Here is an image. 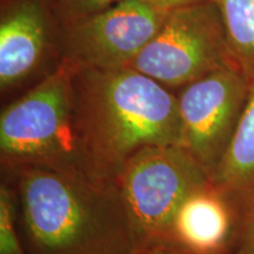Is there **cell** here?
Wrapping results in <instances>:
<instances>
[{"label":"cell","instance_id":"16","mask_svg":"<svg viewBox=\"0 0 254 254\" xmlns=\"http://www.w3.org/2000/svg\"><path fill=\"white\" fill-rule=\"evenodd\" d=\"M152 1L155 2V4L163 7L164 9L172 11V9L184 7V6L199 4V2L208 1V0H152Z\"/></svg>","mask_w":254,"mask_h":254},{"label":"cell","instance_id":"6","mask_svg":"<svg viewBox=\"0 0 254 254\" xmlns=\"http://www.w3.org/2000/svg\"><path fill=\"white\" fill-rule=\"evenodd\" d=\"M250 84L251 77L231 64L182 87L177 94L182 146L211 179L236 129Z\"/></svg>","mask_w":254,"mask_h":254},{"label":"cell","instance_id":"9","mask_svg":"<svg viewBox=\"0 0 254 254\" xmlns=\"http://www.w3.org/2000/svg\"><path fill=\"white\" fill-rule=\"evenodd\" d=\"M50 20L43 0H12L0 20V88H14L39 68L50 46Z\"/></svg>","mask_w":254,"mask_h":254},{"label":"cell","instance_id":"8","mask_svg":"<svg viewBox=\"0 0 254 254\" xmlns=\"http://www.w3.org/2000/svg\"><path fill=\"white\" fill-rule=\"evenodd\" d=\"M239 222L236 199L211 180L193 190L180 205L170 239L194 254H233Z\"/></svg>","mask_w":254,"mask_h":254},{"label":"cell","instance_id":"15","mask_svg":"<svg viewBox=\"0 0 254 254\" xmlns=\"http://www.w3.org/2000/svg\"><path fill=\"white\" fill-rule=\"evenodd\" d=\"M136 254H194L190 251L184 249L173 241H163L154 245L146 246Z\"/></svg>","mask_w":254,"mask_h":254},{"label":"cell","instance_id":"10","mask_svg":"<svg viewBox=\"0 0 254 254\" xmlns=\"http://www.w3.org/2000/svg\"><path fill=\"white\" fill-rule=\"evenodd\" d=\"M211 180L238 204L254 194V75L236 129Z\"/></svg>","mask_w":254,"mask_h":254},{"label":"cell","instance_id":"12","mask_svg":"<svg viewBox=\"0 0 254 254\" xmlns=\"http://www.w3.org/2000/svg\"><path fill=\"white\" fill-rule=\"evenodd\" d=\"M0 254H31L18 228L13 189L5 179L0 184Z\"/></svg>","mask_w":254,"mask_h":254},{"label":"cell","instance_id":"3","mask_svg":"<svg viewBox=\"0 0 254 254\" xmlns=\"http://www.w3.org/2000/svg\"><path fill=\"white\" fill-rule=\"evenodd\" d=\"M74 71V64L62 59L36 86L4 107L0 114L1 170L34 166L95 176L79 144Z\"/></svg>","mask_w":254,"mask_h":254},{"label":"cell","instance_id":"13","mask_svg":"<svg viewBox=\"0 0 254 254\" xmlns=\"http://www.w3.org/2000/svg\"><path fill=\"white\" fill-rule=\"evenodd\" d=\"M122 0H56L66 28L99 13Z\"/></svg>","mask_w":254,"mask_h":254},{"label":"cell","instance_id":"14","mask_svg":"<svg viewBox=\"0 0 254 254\" xmlns=\"http://www.w3.org/2000/svg\"><path fill=\"white\" fill-rule=\"evenodd\" d=\"M240 222L234 254H254V194L239 202Z\"/></svg>","mask_w":254,"mask_h":254},{"label":"cell","instance_id":"4","mask_svg":"<svg viewBox=\"0 0 254 254\" xmlns=\"http://www.w3.org/2000/svg\"><path fill=\"white\" fill-rule=\"evenodd\" d=\"M211 182L205 168L182 145L148 146L132 155L117 185L141 249L171 241V227L184 200Z\"/></svg>","mask_w":254,"mask_h":254},{"label":"cell","instance_id":"2","mask_svg":"<svg viewBox=\"0 0 254 254\" xmlns=\"http://www.w3.org/2000/svg\"><path fill=\"white\" fill-rule=\"evenodd\" d=\"M73 93L79 144L95 176L117 182L141 148L182 145L177 95L144 73L75 65Z\"/></svg>","mask_w":254,"mask_h":254},{"label":"cell","instance_id":"7","mask_svg":"<svg viewBox=\"0 0 254 254\" xmlns=\"http://www.w3.org/2000/svg\"><path fill=\"white\" fill-rule=\"evenodd\" d=\"M168 12L152 0H122L66 28L62 59L85 67H128Z\"/></svg>","mask_w":254,"mask_h":254},{"label":"cell","instance_id":"11","mask_svg":"<svg viewBox=\"0 0 254 254\" xmlns=\"http://www.w3.org/2000/svg\"><path fill=\"white\" fill-rule=\"evenodd\" d=\"M220 12L228 53L237 67L254 75V0H214Z\"/></svg>","mask_w":254,"mask_h":254},{"label":"cell","instance_id":"1","mask_svg":"<svg viewBox=\"0 0 254 254\" xmlns=\"http://www.w3.org/2000/svg\"><path fill=\"white\" fill-rule=\"evenodd\" d=\"M31 254H136L140 251L116 180L81 171L2 170Z\"/></svg>","mask_w":254,"mask_h":254},{"label":"cell","instance_id":"5","mask_svg":"<svg viewBox=\"0 0 254 254\" xmlns=\"http://www.w3.org/2000/svg\"><path fill=\"white\" fill-rule=\"evenodd\" d=\"M234 65L214 0L167 13L163 26L128 67L171 88H182L215 69Z\"/></svg>","mask_w":254,"mask_h":254}]
</instances>
